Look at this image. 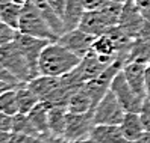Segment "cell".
<instances>
[{
  "mask_svg": "<svg viewBox=\"0 0 150 143\" xmlns=\"http://www.w3.org/2000/svg\"><path fill=\"white\" fill-rule=\"evenodd\" d=\"M111 91L115 93L117 100L120 101V104L123 105V109L126 112L139 113L144 103H146V100H147V98L141 96L139 93H137L134 89L130 87V84L127 83V80L123 75L121 71L115 75V78H114V82L111 84Z\"/></svg>",
  "mask_w": 150,
  "mask_h": 143,
  "instance_id": "5b68a950",
  "label": "cell"
},
{
  "mask_svg": "<svg viewBox=\"0 0 150 143\" xmlns=\"http://www.w3.org/2000/svg\"><path fill=\"white\" fill-rule=\"evenodd\" d=\"M82 57L70 51L67 47L58 41L50 42L49 45L42 50L40 62H38V69L40 74L42 75H52V77H62L73 71L79 63Z\"/></svg>",
  "mask_w": 150,
  "mask_h": 143,
  "instance_id": "6da1fadb",
  "label": "cell"
},
{
  "mask_svg": "<svg viewBox=\"0 0 150 143\" xmlns=\"http://www.w3.org/2000/svg\"><path fill=\"white\" fill-rule=\"evenodd\" d=\"M82 2L86 11H96V9H102L109 0H82Z\"/></svg>",
  "mask_w": 150,
  "mask_h": 143,
  "instance_id": "f546056e",
  "label": "cell"
},
{
  "mask_svg": "<svg viewBox=\"0 0 150 143\" xmlns=\"http://www.w3.org/2000/svg\"><path fill=\"white\" fill-rule=\"evenodd\" d=\"M0 60H2V66L6 68L8 71H11L21 82L28 83L33 78L28 59H26V56L21 53V50L14 41L2 45V48H0Z\"/></svg>",
  "mask_w": 150,
  "mask_h": 143,
  "instance_id": "3957f363",
  "label": "cell"
},
{
  "mask_svg": "<svg viewBox=\"0 0 150 143\" xmlns=\"http://www.w3.org/2000/svg\"><path fill=\"white\" fill-rule=\"evenodd\" d=\"M15 93H17V103H18L20 113H26V114H28L33 107L40 103V98L35 95V92L28 86V83H24L20 87H17Z\"/></svg>",
  "mask_w": 150,
  "mask_h": 143,
  "instance_id": "603a6c76",
  "label": "cell"
},
{
  "mask_svg": "<svg viewBox=\"0 0 150 143\" xmlns=\"http://www.w3.org/2000/svg\"><path fill=\"white\" fill-rule=\"evenodd\" d=\"M0 143H12V133L0 131Z\"/></svg>",
  "mask_w": 150,
  "mask_h": 143,
  "instance_id": "836d02e7",
  "label": "cell"
},
{
  "mask_svg": "<svg viewBox=\"0 0 150 143\" xmlns=\"http://www.w3.org/2000/svg\"><path fill=\"white\" fill-rule=\"evenodd\" d=\"M139 116H141V121H143L144 130L146 131H150V100H149V98L146 100L143 109H141Z\"/></svg>",
  "mask_w": 150,
  "mask_h": 143,
  "instance_id": "83f0119b",
  "label": "cell"
},
{
  "mask_svg": "<svg viewBox=\"0 0 150 143\" xmlns=\"http://www.w3.org/2000/svg\"><path fill=\"white\" fill-rule=\"evenodd\" d=\"M0 112L11 114V116H15L17 113H20L15 91H8L0 95Z\"/></svg>",
  "mask_w": 150,
  "mask_h": 143,
  "instance_id": "d4e9b609",
  "label": "cell"
},
{
  "mask_svg": "<svg viewBox=\"0 0 150 143\" xmlns=\"http://www.w3.org/2000/svg\"><path fill=\"white\" fill-rule=\"evenodd\" d=\"M97 36H93V35L83 32L82 29H74L61 35L58 42L62 44L64 47H67L70 51H73L79 57H85L93 50V44Z\"/></svg>",
  "mask_w": 150,
  "mask_h": 143,
  "instance_id": "9c48e42d",
  "label": "cell"
},
{
  "mask_svg": "<svg viewBox=\"0 0 150 143\" xmlns=\"http://www.w3.org/2000/svg\"><path fill=\"white\" fill-rule=\"evenodd\" d=\"M49 5L55 9V12L62 18L64 11H65V6H67V0H47Z\"/></svg>",
  "mask_w": 150,
  "mask_h": 143,
  "instance_id": "4dcf8cb0",
  "label": "cell"
},
{
  "mask_svg": "<svg viewBox=\"0 0 150 143\" xmlns=\"http://www.w3.org/2000/svg\"><path fill=\"white\" fill-rule=\"evenodd\" d=\"M94 103H93V98L90 96V93L86 92L85 86L81 87L79 91H76L70 101L67 104V110L71 112V113H88L94 110Z\"/></svg>",
  "mask_w": 150,
  "mask_h": 143,
  "instance_id": "7402d4cb",
  "label": "cell"
},
{
  "mask_svg": "<svg viewBox=\"0 0 150 143\" xmlns=\"http://www.w3.org/2000/svg\"><path fill=\"white\" fill-rule=\"evenodd\" d=\"M137 143H150V131H146V133H144V136L141 137Z\"/></svg>",
  "mask_w": 150,
  "mask_h": 143,
  "instance_id": "d590c367",
  "label": "cell"
},
{
  "mask_svg": "<svg viewBox=\"0 0 150 143\" xmlns=\"http://www.w3.org/2000/svg\"><path fill=\"white\" fill-rule=\"evenodd\" d=\"M67 113H68L67 107H62V105L49 107V130H50V134L64 137L65 127H67Z\"/></svg>",
  "mask_w": 150,
  "mask_h": 143,
  "instance_id": "44dd1931",
  "label": "cell"
},
{
  "mask_svg": "<svg viewBox=\"0 0 150 143\" xmlns=\"http://www.w3.org/2000/svg\"><path fill=\"white\" fill-rule=\"evenodd\" d=\"M28 86L35 92V95L40 98V101L47 103L50 98L59 91L61 77H52V75L40 74L38 77H35L30 82H28Z\"/></svg>",
  "mask_w": 150,
  "mask_h": 143,
  "instance_id": "7c38bea8",
  "label": "cell"
},
{
  "mask_svg": "<svg viewBox=\"0 0 150 143\" xmlns=\"http://www.w3.org/2000/svg\"><path fill=\"white\" fill-rule=\"evenodd\" d=\"M111 27L114 26L108 20V17L103 14L102 9H96V11H86L83 18L81 21L79 29H82L83 32L93 35V36H100L105 35Z\"/></svg>",
  "mask_w": 150,
  "mask_h": 143,
  "instance_id": "8fae6325",
  "label": "cell"
},
{
  "mask_svg": "<svg viewBox=\"0 0 150 143\" xmlns=\"http://www.w3.org/2000/svg\"><path fill=\"white\" fill-rule=\"evenodd\" d=\"M12 128H14V116L0 113V131L12 133Z\"/></svg>",
  "mask_w": 150,
  "mask_h": 143,
  "instance_id": "f1b7e54d",
  "label": "cell"
},
{
  "mask_svg": "<svg viewBox=\"0 0 150 143\" xmlns=\"http://www.w3.org/2000/svg\"><path fill=\"white\" fill-rule=\"evenodd\" d=\"M114 60L115 59L100 57V56H97L94 51H90L85 57H82L81 63L74 68V73L77 74V77L81 78L83 83H86V82H90V80L99 77Z\"/></svg>",
  "mask_w": 150,
  "mask_h": 143,
  "instance_id": "30bf717a",
  "label": "cell"
},
{
  "mask_svg": "<svg viewBox=\"0 0 150 143\" xmlns=\"http://www.w3.org/2000/svg\"><path fill=\"white\" fill-rule=\"evenodd\" d=\"M17 33H18V30L11 27V26H8L5 23L0 24V44L2 45H5V44H9L15 39Z\"/></svg>",
  "mask_w": 150,
  "mask_h": 143,
  "instance_id": "484cf974",
  "label": "cell"
},
{
  "mask_svg": "<svg viewBox=\"0 0 150 143\" xmlns=\"http://www.w3.org/2000/svg\"><path fill=\"white\" fill-rule=\"evenodd\" d=\"M18 32L26 33V35H30V36H35V38L47 39L50 42H55V41L59 39L56 35L52 32V29L49 27L47 21L44 20V17L38 11V8L33 5L32 0H29L28 3L23 5Z\"/></svg>",
  "mask_w": 150,
  "mask_h": 143,
  "instance_id": "7a4b0ae2",
  "label": "cell"
},
{
  "mask_svg": "<svg viewBox=\"0 0 150 143\" xmlns=\"http://www.w3.org/2000/svg\"><path fill=\"white\" fill-rule=\"evenodd\" d=\"M67 143H94L91 139H79V140H68Z\"/></svg>",
  "mask_w": 150,
  "mask_h": 143,
  "instance_id": "8d00e7d4",
  "label": "cell"
},
{
  "mask_svg": "<svg viewBox=\"0 0 150 143\" xmlns=\"http://www.w3.org/2000/svg\"><path fill=\"white\" fill-rule=\"evenodd\" d=\"M90 139L94 143H132L123 134L120 125H94Z\"/></svg>",
  "mask_w": 150,
  "mask_h": 143,
  "instance_id": "5bb4252c",
  "label": "cell"
},
{
  "mask_svg": "<svg viewBox=\"0 0 150 143\" xmlns=\"http://www.w3.org/2000/svg\"><path fill=\"white\" fill-rule=\"evenodd\" d=\"M94 110L88 113H67V127L64 137L67 140L90 139L91 131L94 128Z\"/></svg>",
  "mask_w": 150,
  "mask_h": 143,
  "instance_id": "52a82bcc",
  "label": "cell"
},
{
  "mask_svg": "<svg viewBox=\"0 0 150 143\" xmlns=\"http://www.w3.org/2000/svg\"><path fill=\"white\" fill-rule=\"evenodd\" d=\"M33 5L38 8V11L41 12V15L44 17V20L47 21L49 27L52 29V32H53L56 36L59 38L61 35L65 33V29H64V21L62 18L55 12V9L49 5L47 0H32Z\"/></svg>",
  "mask_w": 150,
  "mask_h": 143,
  "instance_id": "e0dca14e",
  "label": "cell"
},
{
  "mask_svg": "<svg viewBox=\"0 0 150 143\" xmlns=\"http://www.w3.org/2000/svg\"><path fill=\"white\" fill-rule=\"evenodd\" d=\"M14 42L18 45L21 53L26 56V59H28L29 65H30V69H32V74H33V78L38 77L40 75V69H38L40 56H41L42 50L50 44V41L41 39V38H35V36H30V35L18 32L17 36H15V39H14Z\"/></svg>",
  "mask_w": 150,
  "mask_h": 143,
  "instance_id": "8992f818",
  "label": "cell"
},
{
  "mask_svg": "<svg viewBox=\"0 0 150 143\" xmlns=\"http://www.w3.org/2000/svg\"><path fill=\"white\" fill-rule=\"evenodd\" d=\"M32 123L35 125V128L38 130L42 139H46L50 136V130H49V105L46 103L40 101L33 109L28 113Z\"/></svg>",
  "mask_w": 150,
  "mask_h": 143,
  "instance_id": "d6986e66",
  "label": "cell"
},
{
  "mask_svg": "<svg viewBox=\"0 0 150 143\" xmlns=\"http://www.w3.org/2000/svg\"><path fill=\"white\" fill-rule=\"evenodd\" d=\"M85 12H86V9H85L82 0H67V6H65V11L62 15L65 32L79 29Z\"/></svg>",
  "mask_w": 150,
  "mask_h": 143,
  "instance_id": "9a60e30c",
  "label": "cell"
},
{
  "mask_svg": "<svg viewBox=\"0 0 150 143\" xmlns=\"http://www.w3.org/2000/svg\"><path fill=\"white\" fill-rule=\"evenodd\" d=\"M97 56L100 57H109V59H117L118 53H120V45L115 42L109 33H105L97 36L94 44H93V50Z\"/></svg>",
  "mask_w": 150,
  "mask_h": 143,
  "instance_id": "ac0fdd59",
  "label": "cell"
},
{
  "mask_svg": "<svg viewBox=\"0 0 150 143\" xmlns=\"http://www.w3.org/2000/svg\"><path fill=\"white\" fill-rule=\"evenodd\" d=\"M21 9L23 5H18L12 0H0V20H2V23L18 30Z\"/></svg>",
  "mask_w": 150,
  "mask_h": 143,
  "instance_id": "ffe728a7",
  "label": "cell"
},
{
  "mask_svg": "<svg viewBox=\"0 0 150 143\" xmlns=\"http://www.w3.org/2000/svg\"><path fill=\"white\" fill-rule=\"evenodd\" d=\"M126 110L117 100L111 89L94 107V122L96 125H120L125 119Z\"/></svg>",
  "mask_w": 150,
  "mask_h": 143,
  "instance_id": "277c9868",
  "label": "cell"
},
{
  "mask_svg": "<svg viewBox=\"0 0 150 143\" xmlns=\"http://www.w3.org/2000/svg\"><path fill=\"white\" fill-rule=\"evenodd\" d=\"M137 2H143V0H137Z\"/></svg>",
  "mask_w": 150,
  "mask_h": 143,
  "instance_id": "74e56055",
  "label": "cell"
},
{
  "mask_svg": "<svg viewBox=\"0 0 150 143\" xmlns=\"http://www.w3.org/2000/svg\"><path fill=\"white\" fill-rule=\"evenodd\" d=\"M144 17L143 12L139 9V5L137 3V0H127L123 5V11L120 15L118 27L125 32L130 39L138 38L139 30L144 24Z\"/></svg>",
  "mask_w": 150,
  "mask_h": 143,
  "instance_id": "ba28073f",
  "label": "cell"
},
{
  "mask_svg": "<svg viewBox=\"0 0 150 143\" xmlns=\"http://www.w3.org/2000/svg\"><path fill=\"white\" fill-rule=\"evenodd\" d=\"M12 143H44V139L35 137V136H28V134L12 133Z\"/></svg>",
  "mask_w": 150,
  "mask_h": 143,
  "instance_id": "4316f807",
  "label": "cell"
},
{
  "mask_svg": "<svg viewBox=\"0 0 150 143\" xmlns=\"http://www.w3.org/2000/svg\"><path fill=\"white\" fill-rule=\"evenodd\" d=\"M146 95L150 100V63L147 65V69H146Z\"/></svg>",
  "mask_w": 150,
  "mask_h": 143,
  "instance_id": "e575fe53",
  "label": "cell"
},
{
  "mask_svg": "<svg viewBox=\"0 0 150 143\" xmlns=\"http://www.w3.org/2000/svg\"><path fill=\"white\" fill-rule=\"evenodd\" d=\"M138 38L150 44V21H147V20L144 21L143 27H141V30H139V35H138Z\"/></svg>",
  "mask_w": 150,
  "mask_h": 143,
  "instance_id": "1f68e13d",
  "label": "cell"
},
{
  "mask_svg": "<svg viewBox=\"0 0 150 143\" xmlns=\"http://www.w3.org/2000/svg\"><path fill=\"white\" fill-rule=\"evenodd\" d=\"M120 127H121L123 134L126 136V139L129 142H132V143H137L146 133L139 113L126 112L125 119H123V122L120 123Z\"/></svg>",
  "mask_w": 150,
  "mask_h": 143,
  "instance_id": "2e32d148",
  "label": "cell"
},
{
  "mask_svg": "<svg viewBox=\"0 0 150 143\" xmlns=\"http://www.w3.org/2000/svg\"><path fill=\"white\" fill-rule=\"evenodd\" d=\"M146 69H147V65L139 63V62L125 63V66L121 69V73L126 77L130 87L144 98H147V95H146Z\"/></svg>",
  "mask_w": 150,
  "mask_h": 143,
  "instance_id": "4fadbf2b",
  "label": "cell"
},
{
  "mask_svg": "<svg viewBox=\"0 0 150 143\" xmlns=\"http://www.w3.org/2000/svg\"><path fill=\"white\" fill-rule=\"evenodd\" d=\"M68 140L65 137H61V136H53V134H50L49 137L44 139V143H67Z\"/></svg>",
  "mask_w": 150,
  "mask_h": 143,
  "instance_id": "d6a6232c",
  "label": "cell"
},
{
  "mask_svg": "<svg viewBox=\"0 0 150 143\" xmlns=\"http://www.w3.org/2000/svg\"><path fill=\"white\" fill-rule=\"evenodd\" d=\"M12 133L41 137V134L38 133V130L35 128V125L32 123L29 114H26V113H17L14 116V128H12Z\"/></svg>",
  "mask_w": 150,
  "mask_h": 143,
  "instance_id": "cb8c5ba5",
  "label": "cell"
}]
</instances>
